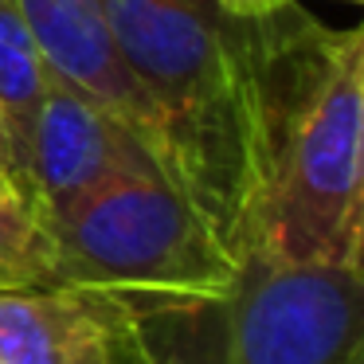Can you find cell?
Segmentation results:
<instances>
[{"mask_svg":"<svg viewBox=\"0 0 364 364\" xmlns=\"http://www.w3.org/2000/svg\"><path fill=\"white\" fill-rule=\"evenodd\" d=\"M55 243L43 212L32 204L24 184L0 168V290L4 286L51 282Z\"/></svg>","mask_w":364,"mask_h":364,"instance_id":"9c48e42d","label":"cell"},{"mask_svg":"<svg viewBox=\"0 0 364 364\" xmlns=\"http://www.w3.org/2000/svg\"><path fill=\"white\" fill-rule=\"evenodd\" d=\"M0 364H157L126 298L71 282L0 290Z\"/></svg>","mask_w":364,"mask_h":364,"instance_id":"8992f818","label":"cell"},{"mask_svg":"<svg viewBox=\"0 0 364 364\" xmlns=\"http://www.w3.org/2000/svg\"><path fill=\"white\" fill-rule=\"evenodd\" d=\"M126 63L168 137V181L247 251L270 157L274 16L239 20L215 0H102Z\"/></svg>","mask_w":364,"mask_h":364,"instance_id":"6da1fadb","label":"cell"},{"mask_svg":"<svg viewBox=\"0 0 364 364\" xmlns=\"http://www.w3.org/2000/svg\"><path fill=\"white\" fill-rule=\"evenodd\" d=\"M341 4H360V0H341Z\"/></svg>","mask_w":364,"mask_h":364,"instance_id":"7c38bea8","label":"cell"},{"mask_svg":"<svg viewBox=\"0 0 364 364\" xmlns=\"http://www.w3.org/2000/svg\"><path fill=\"white\" fill-rule=\"evenodd\" d=\"M157 364H364V267L243 251L212 301L145 321Z\"/></svg>","mask_w":364,"mask_h":364,"instance_id":"277c9868","label":"cell"},{"mask_svg":"<svg viewBox=\"0 0 364 364\" xmlns=\"http://www.w3.org/2000/svg\"><path fill=\"white\" fill-rule=\"evenodd\" d=\"M134 173H157L137 137L102 106L51 79L16 149V181L43 220L51 223L90 192Z\"/></svg>","mask_w":364,"mask_h":364,"instance_id":"5b68a950","label":"cell"},{"mask_svg":"<svg viewBox=\"0 0 364 364\" xmlns=\"http://www.w3.org/2000/svg\"><path fill=\"white\" fill-rule=\"evenodd\" d=\"M228 16H239V20H267L274 16L278 9L294 4V0H215Z\"/></svg>","mask_w":364,"mask_h":364,"instance_id":"30bf717a","label":"cell"},{"mask_svg":"<svg viewBox=\"0 0 364 364\" xmlns=\"http://www.w3.org/2000/svg\"><path fill=\"white\" fill-rule=\"evenodd\" d=\"M51 82L40 48L32 40L20 0H0V114L12 141V176H16V149L28 134L36 106Z\"/></svg>","mask_w":364,"mask_h":364,"instance_id":"ba28073f","label":"cell"},{"mask_svg":"<svg viewBox=\"0 0 364 364\" xmlns=\"http://www.w3.org/2000/svg\"><path fill=\"white\" fill-rule=\"evenodd\" d=\"M28 16L32 40L48 63L51 79L79 90L110 118H118L137 137L157 173L168 181V137L149 90L126 63L118 40H114L110 16L102 0H20Z\"/></svg>","mask_w":364,"mask_h":364,"instance_id":"52a82bcc","label":"cell"},{"mask_svg":"<svg viewBox=\"0 0 364 364\" xmlns=\"http://www.w3.org/2000/svg\"><path fill=\"white\" fill-rule=\"evenodd\" d=\"M247 251L278 262H364V32L274 12L270 157Z\"/></svg>","mask_w":364,"mask_h":364,"instance_id":"7a4b0ae2","label":"cell"},{"mask_svg":"<svg viewBox=\"0 0 364 364\" xmlns=\"http://www.w3.org/2000/svg\"><path fill=\"white\" fill-rule=\"evenodd\" d=\"M48 228L51 282L118 294L145 321L220 298L239 270L223 231L161 173L110 181Z\"/></svg>","mask_w":364,"mask_h":364,"instance_id":"3957f363","label":"cell"},{"mask_svg":"<svg viewBox=\"0 0 364 364\" xmlns=\"http://www.w3.org/2000/svg\"><path fill=\"white\" fill-rule=\"evenodd\" d=\"M0 168L12 173V141H9V126H4V114H0Z\"/></svg>","mask_w":364,"mask_h":364,"instance_id":"8fae6325","label":"cell"}]
</instances>
